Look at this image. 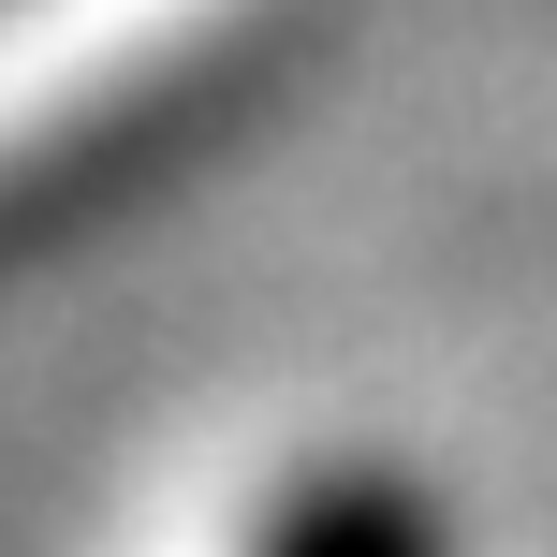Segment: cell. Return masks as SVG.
Wrapping results in <instances>:
<instances>
[{
  "label": "cell",
  "instance_id": "obj_1",
  "mask_svg": "<svg viewBox=\"0 0 557 557\" xmlns=\"http://www.w3.org/2000/svg\"><path fill=\"white\" fill-rule=\"evenodd\" d=\"M294 0H0V235L162 147Z\"/></svg>",
  "mask_w": 557,
  "mask_h": 557
},
{
  "label": "cell",
  "instance_id": "obj_2",
  "mask_svg": "<svg viewBox=\"0 0 557 557\" xmlns=\"http://www.w3.org/2000/svg\"><path fill=\"white\" fill-rule=\"evenodd\" d=\"M206 557H455V543H441V513H425L382 455H294L278 484H250V499L221 513Z\"/></svg>",
  "mask_w": 557,
  "mask_h": 557
}]
</instances>
